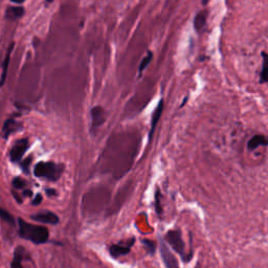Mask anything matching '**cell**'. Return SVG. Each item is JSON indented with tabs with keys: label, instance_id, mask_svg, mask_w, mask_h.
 <instances>
[{
	"label": "cell",
	"instance_id": "e0dca14e",
	"mask_svg": "<svg viewBox=\"0 0 268 268\" xmlns=\"http://www.w3.org/2000/svg\"><path fill=\"white\" fill-rule=\"evenodd\" d=\"M152 58H153V54L151 53V52H148L147 55H146V57H145L144 59L142 60L141 64H139V67H138V72H139V74H141L142 72L145 71L146 67L150 64L151 60H152Z\"/></svg>",
	"mask_w": 268,
	"mask_h": 268
},
{
	"label": "cell",
	"instance_id": "5bb4252c",
	"mask_svg": "<svg viewBox=\"0 0 268 268\" xmlns=\"http://www.w3.org/2000/svg\"><path fill=\"white\" fill-rule=\"evenodd\" d=\"M26 11L22 7L19 6H13V7H9L7 9V18H9L10 20H17L20 19L21 17H23L25 15Z\"/></svg>",
	"mask_w": 268,
	"mask_h": 268
},
{
	"label": "cell",
	"instance_id": "7402d4cb",
	"mask_svg": "<svg viewBox=\"0 0 268 268\" xmlns=\"http://www.w3.org/2000/svg\"><path fill=\"white\" fill-rule=\"evenodd\" d=\"M31 161H32V158H31V157H29V158L27 159V161L22 162V164H21V167L23 168V170H28V167H29V165L31 164Z\"/></svg>",
	"mask_w": 268,
	"mask_h": 268
},
{
	"label": "cell",
	"instance_id": "ba28073f",
	"mask_svg": "<svg viewBox=\"0 0 268 268\" xmlns=\"http://www.w3.org/2000/svg\"><path fill=\"white\" fill-rule=\"evenodd\" d=\"M90 113H91V125L93 128H99L104 124L105 120H106V113H105V110L100 106L91 108Z\"/></svg>",
	"mask_w": 268,
	"mask_h": 268
},
{
	"label": "cell",
	"instance_id": "8fae6325",
	"mask_svg": "<svg viewBox=\"0 0 268 268\" xmlns=\"http://www.w3.org/2000/svg\"><path fill=\"white\" fill-rule=\"evenodd\" d=\"M261 146H268V137L262 134H257L252 136L247 143V149L249 151H253Z\"/></svg>",
	"mask_w": 268,
	"mask_h": 268
},
{
	"label": "cell",
	"instance_id": "cb8c5ba5",
	"mask_svg": "<svg viewBox=\"0 0 268 268\" xmlns=\"http://www.w3.org/2000/svg\"><path fill=\"white\" fill-rule=\"evenodd\" d=\"M209 2H211V0H201V3H202L203 6H206Z\"/></svg>",
	"mask_w": 268,
	"mask_h": 268
},
{
	"label": "cell",
	"instance_id": "8992f818",
	"mask_svg": "<svg viewBox=\"0 0 268 268\" xmlns=\"http://www.w3.org/2000/svg\"><path fill=\"white\" fill-rule=\"evenodd\" d=\"M32 219L35 221H38V222L44 223V224L56 225L59 223V217H58L55 213L50 212V211H45L42 213L32 215Z\"/></svg>",
	"mask_w": 268,
	"mask_h": 268
},
{
	"label": "cell",
	"instance_id": "7a4b0ae2",
	"mask_svg": "<svg viewBox=\"0 0 268 268\" xmlns=\"http://www.w3.org/2000/svg\"><path fill=\"white\" fill-rule=\"evenodd\" d=\"M64 168L61 165H57L55 162L48 161V162H38L34 168L35 176L38 178L46 179L50 181H57L62 175Z\"/></svg>",
	"mask_w": 268,
	"mask_h": 268
},
{
	"label": "cell",
	"instance_id": "2e32d148",
	"mask_svg": "<svg viewBox=\"0 0 268 268\" xmlns=\"http://www.w3.org/2000/svg\"><path fill=\"white\" fill-rule=\"evenodd\" d=\"M261 55L263 58V65L260 74V83L264 84L268 82V54L263 52Z\"/></svg>",
	"mask_w": 268,
	"mask_h": 268
},
{
	"label": "cell",
	"instance_id": "ac0fdd59",
	"mask_svg": "<svg viewBox=\"0 0 268 268\" xmlns=\"http://www.w3.org/2000/svg\"><path fill=\"white\" fill-rule=\"evenodd\" d=\"M143 244L145 246V249L148 251V253L150 254H154L155 249H156V245L153 241H150V240H143Z\"/></svg>",
	"mask_w": 268,
	"mask_h": 268
},
{
	"label": "cell",
	"instance_id": "9a60e30c",
	"mask_svg": "<svg viewBox=\"0 0 268 268\" xmlns=\"http://www.w3.org/2000/svg\"><path fill=\"white\" fill-rule=\"evenodd\" d=\"M14 49V43H12L10 45V48L8 49V52H7V55L5 57V60H4V63H3V72H2V81H0V84H2V86L5 85V82H6V79H7V73H8V68H9V63H10V57H11V54H12V51H13Z\"/></svg>",
	"mask_w": 268,
	"mask_h": 268
},
{
	"label": "cell",
	"instance_id": "277c9868",
	"mask_svg": "<svg viewBox=\"0 0 268 268\" xmlns=\"http://www.w3.org/2000/svg\"><path fill=\"white\" fill-rule=\"evenodd\" d=\"M135 242V238H131L126 242L123 243H118V244H112L109 246V253L113 259H118L126 255L127 253H129L131 247L133 246V244Z\"/></svg>",
	"mask_w": 268,
	"mask_h": 268
},
{
	"label": "cell",
	"instance_id": "44dd1931",
	"mask_svg": "<svg viewBox=\"0 0 268 268\" xmlns=\"http://www.w3.org/2000/svg\"><path fill=\"white\" fill-rule=\"evenodd\" d=\"M41 201H42V195L41 194H37L36 196H35V198H34L33 204L34 205H38V204H40Z\"/></svg>",
	"mask_w": 268,
	"mask_h": 268
},
{
	"label": "cell",
	"instance_id": "5b68a950",
	"mask_svg": "<svg viewBox=\"0 0 268 268\" xmlns=\"http://www.w3.org/2000/svg\"><path fill=\"white\" fill-rule=\"evenodd\" d=\"M29 141L28 139H20V141L16 142V144L12 147L10 151V159L13 162H19L23 155L26 154L27 150L29 149Z\"/></svg>",
	"mask_w": 268,
	"mask_h": 268
},
{
	"label": "cell",
	"instance_id": "ffe728a7",
	"mask_svg": "<svg viewBox=\"0 0 268 268\" xmlns=\"http://www.w3.org/2000/svg\"><path fill=\"white\" fill-rule=\"evenodd\" d=\"M26 185H27V182L22 178H15L13 180V186L16 189H22V188H25Z\"/></svg>",
	"mask_w": 268,
	"mask_h": 268
},
{
	"label": "cell",
	"instance_id": "d6986e66",
	"mask_svg": "<svg viewBox=\"0 0 268 268\" xmlns=\"http://www.w3.org/2000/svg\"><path fill=\"white\" fill-rule=\"evenodd\" d=\"M0 215H2V218H3V220H4V221H7L8 223L14 224L15 221H14V218H13V216H12L11 214H9V213L6 211V209H4V208H3L2 211H0Z\"/></svg>",
	"mask_w": 268,
	"mask_h": 268
},
{
	"label": "cell",
	"instance_id": "3957f363",
	"mask_svg": "<svg viewBox=\"0 0 268 268\" xmlns=\"http://www.w3.org/2000/svg\"><path fill=\"white\" fill-rule=\"evenodd\" d=\"M166 241L168 242L169 245L175 250L182 259V261H190L189 258L185 255V251H184V242L182 240L181 234L180 231L177 229H174V230H169L167 234H166Z\"/></svg>",
	"mask_w": 268,
	"mask_h": 268
},
{
	"label": "cell",
	"instance_id": "603a6c76",
	"mask_svg": "<svg viewBox=\"0 0 268 268\" xmlns=\"http://www.w3.org/2000/svg\"><path fill=\"white\" fill-rule=\"evenodd\" d=\"M25 2L26 0H11V3H13L15 5H22Z\"/></svg>",
	"mask_w": 268,
	"mask_h": 268
},
{
	"label": "cell",
	"instance_id": "4fadbf2b",
	"mask_svg": "<svg viewBox=\"0 0 268 268\" xmlns=\"http://www.w3.org/2000/svg\"><path fill=\"white\" fill-rule=\"evenodd\" d=\"M206 19H207V12L206 11H200L195 18H194V28L196 32H201L205 26H206Z\"/></svg>",
	"mask_w": 268,
	"mask_h": 268
},
{
	"label": "cell",
	"instance_id": "d4e9b609",
	"mask_svg": "<svg viewBox=\"0 0 268 268\" xmlns=\"http://www.w3.org/2000/svg\"><path fill=\"white\" fill-rule=\"evenodd\" d=\"M54 2V0H46V3H48V4H52Z\"/></svg>",
	"mask_w": 268,
	"mask_h": 268
},
{
	"label": "cell",
	"instance_id": "30bf717a",
	"mask_svg": "<svg viewBox=\"0 0 268 268\" xmlns=\"http://www.w3.org/2000/svg\"><path fill=\"white\" fill-rule=\"evenodd\" d=\"M22 128L21 124L18 123L15 119H8L3 127V136L4 138H8L12 133L19 131Z\"/></svg>",
	"mask_w": 268,
	"mask_h": 268
},
{
	"label": "cell",
	"instance_id": "9c48e42d",
	"mask_svg": "<svg viewBox=\"0 0 268 268\" xmlns=\"http://www.w3.org/2000/svg\"><path fill=\"white\" fill-rule=\"evenodd\" d=\"M162 109H164V101H162V99H161L159 101L158 105L156 106V108L154 109L153 113H152V118H151V130H150V133H149V143L152 141L153 133H154L156 125H157V123H158V121L160 119V116H161Z\"/></svg>",
	"mask_w": 268,
	"mask_h": 268
},
{
	"label": "cell",
	"instance_id": "6da1fadb",
	"mask_svg": "<svg viewBox=\"0 0 268 268\" xmlns=\"http://www.w3.org/2000/svg\"><path fill=\"white\" fill-rule=\"evenodd\" d=\"M18 228H19V237L25 240L31 241L34 244H43L49 241L50 231L45 226L34 225L19 218Z\"/></svg>",
	"mask_w": 268,
	"mask_h": 268
},
{
	"label": "cell",
	"instance_id": "52a82bcc",
	"mask_svg": "<svg viewBox=\"0 0 268 268\" xmlns=\"http://www.w3.org/2000/svg\"><path fill=\"white\" fill-rule=\"evenodd\" d=\"M160 255H161L162 261H164V263L167 267H177L178 266V262H177L176 258L174 257V254L170 251V249L166 245L165 241H162V240L160 241Z\"/></svg>",
	"mask_w": 268,
	"mask_h": 268
},
{
	"label": "cell",
	"instance_id": "7c38bea8",
	"mask_svg": "<svg viewBox=\"0 0 268 268\" xmlns=\"http://www.w3.org/2000/svg\"><path fill=\"white\" fill-rule=\"evenodd\" d=\"M28 252L23 247H17L14 252V259L11 263L12 268H21L22 264L21 262L27 258Z\"/></svg>",
	"mask_w": 268,
	"mask_h": 268
}]
</instances>
